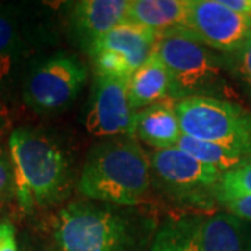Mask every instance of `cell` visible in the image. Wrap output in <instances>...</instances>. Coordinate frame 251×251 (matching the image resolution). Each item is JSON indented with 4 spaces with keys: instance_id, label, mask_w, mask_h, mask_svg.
Returning <instances> with one entry per match:
<instances>
[{
    "instance_id": "22",
    "label": "cell",
    "mask_w": 251,
    "mask_h": 251,
    "mask_svg": "<svg viewBox=\"0 0 251 251\" xmlns=\"http://www.w3.org/2000/svg\"><path fill=\"white\" fill-rule=\"evenodd\" d=\"M219 205L224 208L225 212H229L232 215L242 218L247 222H251V196L226 200Z\"/></svg>"
},
{
    "instance_id": "1",
    "label": "cell",
    "mask_w": 251,
    "mask_h": 251,
    "mask_svg": "<svg viewBox=\"0 0 251 251\" xmlns=\"http://www.w3.org/2000/svg\"><path fill=\"white\" fill-rule=\"evenodd\" d=\"M158 219L140 206L77 200L50 222V251H148Z\"/></svg>"
},
{
    "instance_id": "13",
    "label": "cell",
    "mask_w": 251,
    "mask_h": 251,
    "mask_svg": "<svg viewBox=\"0 0 251 251\" xmlns=\"http://www.w3.org/2000/svg\"><path fill=\"white\" fill-rule=\"evenodd\" d=\"M201 251H251V224L229 212H215L201 219Z\"/></svg>"
},
{
    "instance_id": "3",
    "label": "cell",
    "mask_w": 251,
    "mask_h": 251,
    "mask_svg": "<svg viewBox=\"0 0 251 251\" xmlns=\"http://www.w3.org/2000/svg\"><path fill=\"white\" fill-rule=\"evenodd\" d=\"M151 188L150 158L135 137H108L85 158L77 190L84 200L138 206Z\"/></svg>"
},
{
    "instance_id": "14",
    "label": "cell",
    "mask_w": 251,
    "mask_h": 251,
    "mask_svg": "<svg viewBox=\"0 0 251 251\" xmlns=\"http://www.w3.org/2000/svg\"><path fill=\"white\" fill-rule=\"evenodd\" d=\"M186 14L187 0H128L126 20L162 36L183 27Z\"/></svg>"
},
{
    "instance_id": "2",
    "label": "cell",
    "mask_w": 251,
    "mask_h": 251,
    "mask_svg": "<svg viewBox=\"0 0 251 251\" xmlns=\"http://www.w3.org/2000/svg\"><path fill=\"white\" fill-rule=\"evenodd\" d=\"M9 151L20 211L34 214L60 205L70 197L73 165L56 140L39 130L20 127L10 134Z\"/></svg>"
},
{
    "instance_id": "23",
    "label": "cell",
    "mask_w": 251,
    "mask_h": 251,
    "mask_svg": "<svg viewBox=\"0 0 251 251\" xmlns=\"http://www.w3.org/2000/svg\"><path fill=\"white\" fill-rule=\"evenodd\" d=\"M0 251H18L16 227L9 221L0 222Z\"/></svg>"
},
{
    "instance_id": "4",
    "label": "cell",
    "mask_w": 251,
    "mask_h": 251,
    "mask_svg": "<svg viewBox=\"0 0 251 251\" xmlns=\"http://www.w3.org/2000/svg\"><path fill=\"white\" fill-rule=\"evenodd\" d=\"M148 158L151 187L169 204L188 212H209L219 205L218 190L224 172L179 148L153 151Z\"/></svg>"
},
{
    "instance_id": "7",
    "label": "cell",
    "mask_w": 251,
    "mask_h": 251,
    "mask_svg": "<svg viewBox=\"0 0 251 251\" xmlns=\"http://www.w3.org/2000/svg\"><path fill=\"white\" fill-rule=\"evenodd\" d=\"M88 69L78 56L57 52L36 62L24 80L23 99L38 115L67 109L87 84Z\"/></svg>"
},
{
    "instance_id": "12",
    "label": "cell",
    "mask_w": 251,
    "mask_h": 251,
    "mask_svg": "<svg viewBox=\"0 0 251 251\" xmlns=\"http://www.w3.org/2000/svg\"><path fill=\"white\" fill-rule=\"evenodd\" d=\"M134 137L156 151L176 148L181 128L175 103L163 99L135 113Z\"/></svg>"
},
{
    "instance_id": "18",
    "label": "cell",
    "mask_w": 251,
    "mask_h": 251,
    "mask_svg": "<svg viewBox=\"0 0 251 251\" xmlns=\"http://www.w3.org/2000/svg\"><path fill=\"white\" fill-rule=\"evenodd\" d=\"M25 49L18 18L10 10L0 9V84L6 82Z\"/></svg>"
},
{
    "instance_id": "8",
    "label": "cell",
    "mask_w": 251,
    "mask_h": 251,
    "mask_svg": "<svg viewBox=\"0 0 251 251\" xmlns=\"http://www.w3.org/2000/svg\"><path fill=\"white\" fill-rule=\"evenodd\" d=\"M169 34L190 36L218 53L229 56L251 34V17L234 13L221 0H187L183 27Z\"/></svg>"
},
{
    "instance_id": "21",
    "label": "cell",
    "mask_w": 251,
    "mask_h": 251,
    "mask_svg": "<svg viewBox=\"0 0 251 251\" xmlns=\"http://www.w3.org/2000/svg\"><path fill=\"white\" fill-rule=\"evenodd\" d=\"M229 70L240 78L251 94V34L234 53L226 56Z\"/></svg>"
},
{
    "instance_id": "19",
    "label": "cell",
    "mask_w": 251,
    "mask_h": 251,
    "mask_svg": "<svg viewBox=\"0 0 251 251\" xmlns=\"http://www.w3.org/2000/svg\"><path fill=\"white\" fill-rule=\"evenodd\" d=\"M251 196V161L226 172L218 190L219 204L226 200Z\"/></svg>"
},
{
    "instance_id": "10",
    "label": "cell",
    "mask_w": 251,
    "mask_h": 251,
    "mask_svg": "<svg viewBox=\"0 0 251 251\" xmlns=\"http://www.w3.org/2000/svg\"><path fill=\"white\" fill-rule=\"evenodd\" d=\"M128 0H81L69 10V29L78 45L90 53L92 46L126 20Z\"/></svg>"
},
{
    "instance_id": "5",
    "label": "cell",
    "mask_w": 251,
    "mask_h": 251,
    "mask_svg": "<svg viewBox=\"0 0 251 251\" xmlns=\"http://www.w3.org/2000/svg\"><path fill=\"white\" fill-rule=\"evenodd\" d=\"M155 53L171 78L169 98L181 100L194 97L219 98L224 92V72L229 70L226 56L186 35L159 36Z\"/></svg>"
},
{
    "instance_id": "16",
    "label": "cell",
    "mask_w": 251,
    "mask_h": 251,
    "mask_svg": "<svg viewBox=\"0 0 251 251\" xmlns=\"http://www.w3.org/2000/svg\"><path fill=\"white\" fill-rule=\"evenodd\" d=\"M201 215H181L168 218L158 226L148 251H201L198 230Z\"/></svg>"
},
{
    "instance_id": "17",
    "label": "cell",
    "mask_w": 251,
    "mask_h": 251,
    "mask_svg": "<svg viewBox=\"0 0 251 251\" xmlns=\"http://www.w3.org/2000/svg\"><path fill=\"white\" fill-rule=\"evenodd\" d=\"M176 148L188 153L194 159L209 166H214L224 173L236 169L237 166L251 161L250 155L242 151L232 150L219 144L201 141V140L184 134H181Z\"/></svg>"
},
{
    "instance_id": "9",
    "label": "cell",
    "mask_w": 251,
    "mask_h": 251,
    "mask_svg": "<svg viewBox=\"0 0 251 251\" xmlns=\"http://www.w3.org/2000/svg\"><path fill=\"white\" fill-rule=\"evenodd\" d=\"M87 130L98 137H134L135 112L128 100V78L94 73Z\"/></svg>"
},
{
    "instance_id": "11",
    "label": "cell",
    "mask_w": 251,
    "mask_h": 251,
    "mask_svg": "<svg viewBox=\"0 0 251 251\" xmlns=\"http://www.w3.org/2000/svg\"><path fill=\"white\" fill-rule=\"evenodd\" d=\"M159 35L140 24L125 20L103 35L90 50H108L123 57L130 69L135 72L155 52Z\"/></svg>"
},
{
    "instance_id": "24",
    "label": "cell",
    "mask_w": 251,
    "mask_h": 251,
    "mask_svg": "<svg viewBox=\"0 0 251 251\" xmlns=\"http://www.w3.org/2000/svg\"><path fill=\"white\" fill-rule=\"evenodd\" d=\"M4 126H6V122H4V117L0 115V133L4 130Z\"/></svg>"
},
{
    "instance_id": "6",
    "label": "cell",
    "mask_w": 251,
    "mask_h": 251,
    "mask_svg": "<svg viewBox=\"0 0 251 251\" xmlns=\"http://www.w3.org/2000/svg\"><path fill=\"white\" fill-rule=\"evenodd\" d=\"M181 134L251 156V110L224 98L194 97L175 102Z\"/></svg>"
},
{
    "instance_id": "20",
    "label": "cell",
    "mask_w": 251,
    "mask_h": 251,
    "mask_svg": "<svg viewBox=\"0 0 251 251\" xmlns=\"http://www.w3.org/2000/svg\"><path fill=\"white\" fill-rule=\"evenodd\" d=\"M16 200V177L9 147L0 145V212Z\"/></svg>"
},
{
    "instance_id": "15",
    "label": "cell",
    "mask_w": 251,
    "mask_h": 251,
    "mask_svg": "<svg viewBox=\"0 0 251 251\" xmlns=\"http://www.w3.org/2000/svg\"><path fill=\"white\" fill-rule=\"evenodd\" d=\"M171 78L165 64L153 52L128 80V100L135 113L169 98Z\"/></svg>"
}]
</instances>
